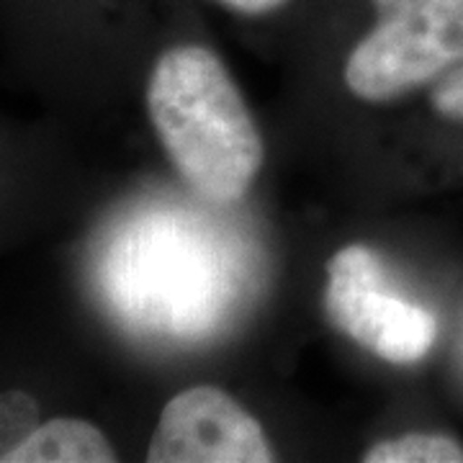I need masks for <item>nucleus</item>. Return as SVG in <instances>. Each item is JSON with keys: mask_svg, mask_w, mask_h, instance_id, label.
Returning a JSON list of instances; mask_svg holds the SVG:
<instances>
[{"mask_svg": "<svg viewBox=\"0 0 463 463\" xmlns=\"http://www.w3.org/2000/svg\"><path fill=\"white\" fill-rule=\"evenodd\" d=\"M114 315L134 330L194 340L214 330L240 294V265L212 224L175 209L127 219L100 252Z\"/></svg>", "mask_w": 463, "mask_h": 463, "instance_id": "f257e3e1", "label": "nucleus"}, {"mask_svg": "<svg viewBox=\"0 0 463 463\" xmlns=\"http://www.w3.org/2000/svg\"><path fill=\"white\" fill-rule=\"evenodd\" d=\"M147 106L183 181L214 203L242 199L263 165V139L214 52L175 47L152 70Z\"/></svg>", "mask_w": 463, "mask_h": 463, "instance_id": "f03ea898", "label": "nucleus"}, {"mask_svg": "<svg viewBox=\"0 0 463 463\" xmlns=\"http://www.w3.org/2000/svg\"><path fill=\"white\" fill-rule=\"evenodd\" d=\"M376 29L353 50L347 88L364 100H392L463 62V0H373Z\"/></svg>", "mask_w": 463, "mask_h": 463, "instance_id": "7ed1b4c3", "label": "nucleus"}, {"mask_svg": "<svg viewBox=\"0 0 463 463\" xmlns=\"http://www.w3.org/2000/svg\"><path fill=\"white\" fill-rule=\"evenodd\" d=\"M327 276L325 309L337 330L389 364H414L428 355L438 319L425 307L386 291L376 252L347 245L330 260Z\"/></svg>", "mask_w": 463, "mask_h": 463, "instance_id": "20e7f679", "label": "nucleus"}, {"mask_svg": "<svg viewBox=\"0 0 463 463\" xmlns=\"http://www.w3.org/2000/svg\"><path fill=\"white\" fill-rule=\"evenodd\" d=\"M273 458L260 422L216 386H194L170 399L147 450L152 463H268Z\"/></svg>", "mask_w": 463, "mask_h": 463, "instance_id": "39448f33", "label": "nucleus"}, {"mask_svg": "<svg viewBox=\"0 0 463 463\" xmlns=\"http://www.w3.org/2000/svg\"><path fill=\"white\" fill-rule=\"evenodd\" d=\"M116 453L106 435L85 422L57 417L33 428L21 443L0 453V463H111Z\"/></svg>", "mask_w": 463, "mask_h": 463, "instance_id": "423d86ee", "label": "nucleus"}, {"mask_svg": "<svg viewBox=\"0 0 463 463\" xmlns=\"http://www.w3.org/2000/svg\"><path fill=\"white\" fill-rule=\"evenodd\" d=\"M365 463H463V448L448 435L410 432L368 448Z\"/></svg>", "mask_w": 463, "mask_h": 463, "instance_id": "0eeeda50", "label": "nucleus"}, {"mask_svg": "<svg viewBox=\"0 0 463 463\" xmlns=\"http://www.w3.org/2000/svg\"><path fill=\"white\" fill-rule=\"evenodd\" d=\"M432 106L438 114L463 121V65L456 67L432 90Z\"/></svg>", "mask_w": 463, "mask_h": 463, "instance_id": "6e6552de", "label": "nucleus"}, {"mask_svg": "<svg viewBox=\"0 0 463 463\" xmlns=\"http://www.w3.org/2000/svg\"><path fill=\"white\" fill-rule=\"evenodd\" d=\"M222 3L234 11H242V14H268L286 0H222Z\"/></svg>", "mask_w": 463, "mask_h": 463, "instance_id": "1a4fd4ad", "label": "nucleus"}]
</instances>
